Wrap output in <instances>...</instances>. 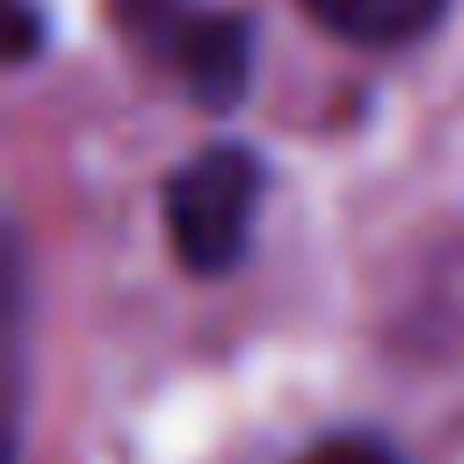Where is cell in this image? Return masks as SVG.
I'll list each match as a JSON object with an SVG mask.
<instances>
[{"label":"cell","instance_id":"obj_5","mask_svg":"<svg viewBox=\"0 0 464 464\" xmlns=\"http://www.w3.org/2000/svg\"><path fill=\"white\" fill-rule=\"evenodd\" d=\"M7 51H14V58L36 51V7H29V0H14V44H7Z\"/></svg>","mask_w":464,"mask_h":464},{"label":"cell","instance_id":"obj_2","mask_svg":"<svg viewBox=\"0 0 464 464\" xmlns=\"http://www.w3.org/2000/svg\"><path fill=\"white\" fill-rule=\"evenodd\" d=\"M167 58L181 65L188 94L210 109H232L246 94V22L239 14H181L167 29Z\"/></svg>","mask_w":464,"mask_h":464},{"label":"cell","instance_id":"obj_4","mask_svg":"<svg viewBox=\"0 0 464 464\" xmlns=\"http://www.w3.org/2000/svg\"><path fill=\"white\" fill-rule=\"evenodd\" d=\"M304 464H399L377 435H334V442H319Z\"/></svg>","mask_w":464,"mask_h":464},{"label":"cell","instance_id":"obj_1","mask_svg":"<svg viewBox=\"0 0 464 464\" xmlns=\"http://www.w3.org/2000/svg\"><path fill=\"white\" fill-rule=\"evenodd\" d=\"M254 210H261V160L232 138L188 152L160 188V225L188 276H225L246 254Z\"/></svg>","mask_w":464,"mask_h":464},{"label":"cell","instance_id":"obj_3","mask_svg":"<svg viewBox=\"0 0 464 464\" xmlns=\"http://www.w3.org/2000/svg\"><path fill=\"white\" fill-rule=\"evenodd\" d=\"M450 0H304V14L341 36V44H362V51H384V44H406L420 29H435Z\"/></svg>","mask_w":464,"mask_h":464}]
</instances>
